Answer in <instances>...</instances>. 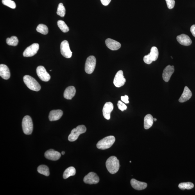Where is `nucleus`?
Masks as SVG:
<instances>
[{
    "label": "nucleus",
    "instance_id": "1",
    "mask_svg": "<svg viewBox=\"0 0 195 195\" xmlns=\"http://www.w3.org/2000/svg\"><path fill=\"white\" fill-rule=\"evenodd\" d=\"M106 164L108 171L111 174H115L119 171L120 168L119 161L115 156H112L108 158L106 161Z\"/></svg>",
    "mask_w": 195,
    "mask_h": 195
},
{
    "label": "nucleus",
    "instance_id": "2",
    "mask_svg": "<svg viewBox=\"0 0 195 195\" xmlns=\"http://www.w3.org/2000/svg\"><path fill=\"white\" fill-rule=\"evenodd\" d=\"M115 141V138L114 136H110L102 139L97 145V148L101 150H106L110 148L112 146Z\"/></svg>",
    "mask_w": 195,
    "mask_h": 195
},
{
    "label": "nucleus",
    "instance_id": "3",
    "mask_svg": "<svg viewBox=\"0 0 195 195\" xmlns=\"http://www.w3.org/2000/svg\"><path fill=\"white\" fill-rule=\"evenodd\" d=\"M23 80L25 84L29 89L36 92L40 90L41 87L40 84L32 77L29 75L25 76Z\"/></svg>",
    "mask_w": 195,
    "mask_h": 195
},
{
    "label": "nucleus",
    "instance_id": "4",
    "mask_svg": "<svg viewBox=\"0 0 195 195\" xmlns=\"http://www.w3.org/2000/svg\"><path fill=\"white\" fill-rule=\"evenodd\" d=\"M22 126L25 134L30 135L33 132V125L32 119L29 116H25L22 119Z\"/></svg>",
    "mask_w": 195,
    "mask_h": 195
},
{
    "label": "nucleus",
    "instance_id": "5",
    "mask_svg": "<svg viewBox=\"0 0 195 195\" xmlns=\"http://www.w3.org/2000/svg\"><path fill=\"white\" fill-rule=\"evenodd\" d=\"M87 131V128L84 125H80L77 126L75 128L72 130L71 133L69 135L68 140L70 142L75 141L82 134L85 133Z\"/></svg>",
    "mask_w": 195,
    "mask_h": 195
},
{
    "label": "nucleus",
    "instance_id": "6",
    "mask_svg": "<svg viewBox=\"0 0 195 195\" xmlns=\"http://www.w3.org/2000/svg\"><path fill=\"white\" fill-rule=\"evenodd\" d=\"M159 52L157 47L153 46L151 49L150 53L144 56V62L147 64H150L154 61L157 60Z\"/></svg>",
    "mask_w": 195,
    "mask_h": 195
},
{
    "label": "nucleus",
    "instance_id": "7",
    "mask_svg": "<svg viewBox=\"0 0 195 195\" xmlns=\"http://www.w3.org/2000/svg\"><path fill=\"white\" fill-rule=\"evenodd\" d=\"M96 59L93 56H90L88 57L86 61L85 64V71L88 74L93 73L96 67Z\"/></svg>",
    "mask_w": 195,
    "mask_h": 195
},
{
    "label": "nucleus",
    "instance_id": "8",
    "mask_svg": "<svg viewBox=\"0 0 195 195\" xmlns=\"http://www.w3.org/2000/svg\"><path fill=\"white\" fill-rule=\"evenodd\" d=\"M60 51L62 55L67 58H70L72 56V52L70 49L69 42L67 40H63L60 45Z\"/></svg>",
    "mask_w": 195,
    "mask_h": 195
},
{
    "label": "nucleus",
    "instance_id": "9",
    "mask_svg": "<svg viewBox=\"0 0 195 195\" xmlns=\"http://www.w3.org/2000/svg\"><path fill=\"white\" fill-rule=\"evenodd\" d=\"M39 49V45L37 43H35L31 46L27 47L23 53L24 57H31L37 54Z\"/></svg>",
    "mask_w": 195,
    "mask_h": 195
},
{
    "label": "nucleus",
    "instance_id": "10",
    "mask_svg": "<svg viewBox=\"0 0 195 195\" xmlns=\"http://www.w3.org/2000/svg\"><path fill=\"white\" fill-rule=\"evenodd\" d=\"M36 72L38 77L42 81L47 82L51 78L50 76L43 66H39L36 69Z\"/></svg>",
    "mask_w": 195,
    "mask_h": 195
},
{
    "label": "nucleus",
    "instance_id": "11",
    "mask_svg": "<svg viewBox=\"0 0 195 195\" xmlns=\"http://www.w3.org/2000/svg\"><path fill=\"white\" fill-rule=\"evenodd\" d=\"M126 82V79L124 78L123 72L120 70L116 74L114 80V84L116 87L120 88L123 86Z\"/></svg>",
    "mask_w": 195,
    "mask_h": 195
},
{
    "label": "nucleus",
    "instance_id": "12",
    "mask_svg": "<svg viewBox=\"0 0 195 195\" xmlns=\"http://www.w3.org/2000/svg\"><path fill=\"white\" fill-rule=\"evenodd\" d=\"M84 182L89 184H95L99 181V177L94 172H91L86 175L83 179Z\"/></svg>",
    "mask_w": 195,
    "mask_h": 195
},
{
    "label": "nucleus",
    "instance_id": "13",
    "mask_svg": "<svg viewBox=\"0 0 195 195\" xmlns=\"http://www.w3.org/2000/svg\"><path fill=\"white\" fill-rule=\"evenodd\" d=\"M61 154L59 152L53 149H50L45 153V156L47 159L51 160L56 161L59 159Z\"/></svg>",
    "mask_w": 195,
    "mask_h": 195
},
{
    "label": "nucleus",
    "instance_id": "14",
    "mask_svg": "<svg viewBox=\"0 0 195 195\" xmlns=\"http://www.w3.org/2000/svg\"><path fill=\"white\" fill-rule=\"evenodd\" d=\"M174 71V66L169 65L165 68L163 73V78L166 82H169Z\"/></svg>",
    "mask_w": 195,
    "mask_h": 195
},
{
    "label": "nucleus",
    "instance_id": "15",
    "mask_svg": "<svg viewBox=\"0 0 195 195\" xmlns=\"http://www.w3.org/2000/svg\"><path fill=\"white\" fill-rule=\"evenodd\" d=\"M114 109V105L111 102H106L103 108V114L104 117L107 120H110V115Z\"/></svg>",
    "mask_w": 195,
    "mask_h": 195
},
{
    "label": "nucleus",
    "instance_id": "16",
    "mask_svg": "<svg viewBox=\"0 0 195 195\" xmlns=\"http://www.w3.org/2000/svg\"><path fill=\"white\" fill-rule=\"evenodd\" d=\"M176 39L181 45L183 46H189L192 43V41L189 36L184 34L178 36Z\"/></svg>",
    "mask_w": 195,
    "mask_h": 195
},
{
    "label": "nucleus",
    "instance_id": "17",
    "mask_svg": "<svg viewBox=\"0 0 195 195\" xmlns=\"http://www.w3.org/2000/svg\"><path fill=\"white\" fill-rule=\"evenodd\" d=\"M105 43L108 48L112 50H117L121 48V45L119 42L110 38L107 39Z\"/></svg>",
    "mask_w": 195,
    "mask_h": 195
},
{
    "label": "nucleus",
    "instance_id": "18",
    "mask_svg": "<svg viewBox=\"0 0 195 195\" xmlns=\"http://www.w3.org/2000/svg\"><path fill=\"white\" fill-rule=\"evenodd\" d=\"M131 186L134 189L141 190L146 189L147 185L145 183L140 182V181L136 180L135 179H132L131 181Z\"/></svg>",
    "mask_w": 195,
    "mask_h": 195
},
{
    "label": "nucleus",
    "instance_id": "19",
    "mask_svg": "<svg viewBox=\"0 0 195 195\" xmlns=\"http://www.w3.org/2000/svg\"><path fill=\"white\" fill-rule=\"evenodd\" d=\"M63 115V112L60 110H53L50 112L49 118L50 121H55L60 119Z\"/></svg>",
    "mask_w": 195,
    "mask_h": 195
},
{
    "label": "nucleus",
    "instance_id": "20",
    "mask_svg": "<svg viewBox=\"0 0 195 195\" xmlns=\"http://www.w3.org/2000/svg\"><path fill=\"white\" fill-rule=\"evenodd\" d=\"M0 76L4 80H8L10 78V70L6 65L3 64L0 65Z\"/></svg>",
    "mask_w": 195,
    "mask_h": 195
},
{
    "label": "nucleus",
    "instance_id": "21",
    "mask_svg": "<svg viewBox=\"0 0 195 195\" xmlns=\"http://www.w3.org/2000/svg\"><path fill=\"white\" fill-rule=\"evenodd\" d=\"M192 93L187 87H185L183 92L178 101L180 102L183 103L186 102L191 98L192 96Z\"/></svg>",
    "mask_w": 195,
    "mask_h": 195
},
{
    "label": "nucleus",
    "instance_id": "22",
    "mask_svg": "<svg viewBox=\"0 0 195 195\" xmlns=\"http://www.w3.org/2000/svg\"><path fill=\"white\" fill-rule=\"evenodd\" d=\"M76 90L73 86H69L64 91V97L67 99L71 100L76 94Z\"/></svg>",
    "mask_w": 195,
    "mask_h": 195
},
{
    "label": "nucleus",
    "instance_id": "23",
    "mask_svg": "<svg viewBox=\"0 0 195 195\" xmlns=\"http://www.w3.org/2000/svg\"><path fill=\"white\" fill-rule=\"evenodd\" d=\"M154 118L150 114H147L145 117L144 119V127L145 129L148 130L153 126Z\"/></svg>",
    "mask_w": 195,
    "mask_h": 195
},
{
    "label": "nucleus",
    "instance_id": "24",
    "mask_svg": "<svg viewBox=\"0 0 195 195\" xmlns=\"http://www.w3.org/2000/svg\"><path fill=\"white\" fill-rule=\"evenodd\" d=\"M76 173V169L74 167H69L65 170L63 174V178L65 179H67L70 176H74Z\"/></svg>",
    "mask_w": 195,
    "mask_h": 195
},
{
    "label": "nucleus",
    "instance_id": "25",
    "mask_svg": "<svg viewBox=\"0 0 195 195\" xmlns=\"http://www.w3.org/2000/svg\"><path fill=\"white\" fill-rule=\"evenodd\" d=\"M37 171L38 173L43 174L45 176H48L50 175L49 169L46 165H41L38 167Z\"/></svg>",
    "mask_w": 195,
    "mask_h": 195
},
{
    "label": "nucleus",
    "instance_id": "26",
    "mask_svg": "<svg viewBox=\"0 0 195 195\" xmlns=\"http://www.w3.org/2000/svg\"><path fill=\"white\" fill-rule=\"evenodd\" d=\"M19 40L16 36H13L11 38H8L6 40V43L8 45L15 46H17Z\"/></svg>",
    "mask_w": 195,
    "mask_h": 195
},
{
    "label": "nucleus",
    "instance_id": "27",
    "mask_svg": "<svg viewBox=\"0 0 195 195\" xmlns=\"http://www.w3.org/2000/svg\"><path fill=\"white\" fill-rule=\"evenodd\" d=\"M194 187L193 183L190 182L181 183L178 185L179 188L182 190L191 189Z\"/></svg>",
    "mask_w": 195,
    "mask_h": 195
},
{
    "label": "nucleus",
    "instance_id": "28",
    "mask_svg": "<svg viewBox=\"0 0 195 195\" xmlns=\"http://www.w3.org/2000/svg\"><path fill=\"white\" fill-rule=\"evenodd\" d=\"M36 30L38 32L46 35L49 32L48 28L46 25L43 24H40L37 26Z\"/></svg>",
    "mask_w": 195,
    "mask_h": 195
},
{
    "label": "nucleus",
    "instance_id": "29",
    "mask_svg": "<svg viewBox=\"0 0 195 195\" xmlns=\"http://www.w3.org/2000/svg\"><path fill=\"white\" fill-rule=\"evenodd\" d=\"M57 24L59 28L63 33H67L69 31V27L62 20H59L57 22Z\"/></svg>",
    "mask_w": 195,
    "mask_h": 195
},
{
    "label": "nucleus",
    "instance_id": "30",
    "mask_svg": "<svg viewBox=\"0 0 195 195\" xmlns=\"http://www.w3.org/2000/svg\"><path fill=\"white\" fill-rule=\"evenodd\" d=\"M57 14L61 17H64L65 14V9L62 3L59 4L57 11Z\"/></svg>",
    "mask_w": 195,
    "mask_h": 195
},
{
    "label": "nucleus",
    "instance_id": "31",
    "mask_svg": "<svg viewBox=\"0 0 195 195\" xmlns=\"http://www.w3.org/2000/svg\"><path fill=\"white\" fill-rule=\"evenodd\" d=\"M2 3L4 5L12 9H15L16 7L15 2L12 0H2Z\"/></svg>",
    "mask_w": 195,
    "mask_h": 195
},
{
    "label": "nucleus",
    "instance_id": "32",
    "mask_svg": "<svg viewBox=\"0 0 195 195\" xmlns=\"http://www.w3.org/2000/svg\"><path fill=\"white\" fill-rule=\"evenodd\" d=\"M117 105L119 109L122 112H123L124 110H126L127 109L126 106L121 101L118 102Z\"/></svg>",
    "mask_w": 195,
    "mask_h": 195
},
{
    "label": "nucleus",
    "instance_id": "33",
    "mask_svg": "<svg viewBox=\"0 0 195 195\" xmlns=\"http://www.w3.org/2000/svg\"><path fill=\"white\" fill-rule=\"evenodd\" d=\"M168 8L169 9L173 8L175 5V2L174 0H165Z\"/></svg>",
    "mask_w": 195,
    "mask_h": 195
},
{
    "label": "nucleus",
    "instance_id": "34",
    "mask_svg": "<svg viewBox=\"0 0 195 195\" xmlns=\"http://www.w3.org/2000/svg\"><path fill=\"white\" fill-rule=\"evenodd\" d=\"M121 99L122 101L124 103L126 104L129 103V97L128 96L125 95L124 96H121Z\"/></svg>",
    "mask_w": 195,
    "mask_h": 195
},
{
    "label": "nucleus",
    "instance_id": "35",
    "mask_svg": "<svg viewBox=\"0 0 195 195\" xmlns=\"http://www.w3.org/2000/svg\"><path fill=\"white\" fill-rule=\"evenodd\" d=\"M101 3L103 5L107 6L110 3L111 0H101Z\"/></svg>",
    "mask_w": 195,
    "mask_h": 195
},
{
    "label": "nucleus",
    "instance_id": "36",
    "mask_svg": "<svg viewBox=\"0 0 195 195\" xmlns=\"http://www.w3.org/2000/svg\"><path fill=\"white\" fill-rule=\"evenodd\" d=\"M190 31L192 35L195 37V25H193L190 28Z\"/></svg>",
    "mask_w": 195,
    "mask_h": 195
},
{
    "label": "nucleus",
    "instance_id": "37",
    "mask_svg": "<svg viewBox=\"0 0 195 195\" xmlns=\"http://www.w3.org/2000/svg\"><path fill=\"white\" fill-rule=\"evenodd\" d=\"M65 153V152L64 151H62V155H64Z\"/></svg>",
    "mask_w": 195,
    "mask_h": 195
},
{
    "label": "nucleus",
    "instance_id": "38",
    "mask_svg": "<svg viewBox=\"0 0 195 195\" xmlns=\"http://www.w3.org/2000/svg\"><path fill=\"white\" fill-rule=\"evenodd\" d=\"M154 121H157V119L155 118H154Z\"/></svg>",
    "mask_w": 195,
    "mask_h": 195
}]
</instances>
